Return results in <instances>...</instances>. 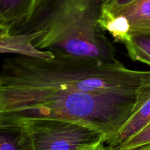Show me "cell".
Wrapping results in <instances>:
<instances>
[{
	"instance_id": "cell-11",
	"label": "cell",
	"mask_w": 150,
	"mask_h": 150,
	"mask_svg": "<svg viewBox=\"0 0 150 150\" xmlns=\"http://www.w3.org/2000/svg\"><path fill=\"white\" fill-rule=\"evenodd\" d=\"M133 1L135 0H108L103 7L102 13H111Z\"/></svg>"
},
{
	"instance_id": "cell-2",
	"label": "cell",
	"mask_w": 150,
	"mask_h": 150,
	"mask_svg": "<svg viewBox=\"0 0 150 150\" xmlns=\"http://www.w3.org/2000/svg\"><path fill=\"white\" fill-rule=\"evenodd\" d=\"M107 1L38 0L29 19L12 28L10 33L43 32L34 45L54 56L117 62V48L99 23Z\"/></svg>"
},
{
	"instance_id": "cell-4",
	"label": "cell",
	"mask_w": 150,
	"mask_h": 150,
	"mask_svg": "<svg viewBox=\"0 0 150 150\" xmlns=\"http://www.w3.org/2000/svg\"><path fill=\"white\" fill-rule=\"evenodd\" d=\"M99 23L120 43L131 35L150 34V0H135L111 13H101Z\"/></svg>"
},
{
	"instance_id": "cell-14",
	"label": "cell",
	"mask_w": 150,
	"mask_h": 150,
	"mask_svg": "<svg viewBox=\"0 0 150 150\" xmlns=\"http://www.w3.org/2000/svg\"><path fill=\"white\" fill-rule=\"evenodd\" d=\"M133 150H150V143L148 144L144 145V146H140L139 148H136V149H133Z\"/></svg>"
},
{
	"instance_id": "cell-8",
	"label": "cell",
	"mask_w": 150,
	"mask_h": 150,
	"mask_svg": "<svg viewBox=\"0 0 150 150\" xmlns=\"http://www.w3.org/2000/svg\"><path fill=\"white\" fill-rule=\"evenodd\" d=\"M38 0H0V24L10 28L21 24L32 15Z\"/></svg>"
},
{
	"instance_id": "cell-3",
	"label": "cell",
	"mask_w": 150,
	"mask_h": 150,
	"mask_svg": "<svg viewBox=\"0 0 150 150\" xmlns=\"http://www.w3.org/2000/svg\"><path fill=\"white\" fill-rule=\"evenodd\" d=\"M15 120L25 127L33 150H82L106 139L103 132L81 122L58 119Z\"/></svg>"
},
{
	"instance_id": "cell-10",
	"label": "cell",
	"mask_w": 150,
	"mask_h": 150,
	"mask_svg": "<svg viewBox=\"0 0 150 150\" xmlns=\"http://www.w3.org/2000/svg\"><path fill=\"white\" fill-rule=\"evenodd\" d=\"M150 143V123L115 150H133Z\"/></svg>"
},
{
	"instance_id": "cell-6",
	"label": "cell",
	"mask_w": 150,
	"mask_h": 150,
	"mask_svg": "<svg viewBox=\"0 0 150 150\" xmlns=\"http://www.w3.org/2000/svg\"><path fill=\"white\" fill-rule=\"evenodd\" d=\"M0 150H33L27 131L21 122L0 119Z\"/></svg>"
},
{
	"instance_id": "cell-1",
	"label": "cell",
	"mask_w": 150,
	"mask_h": 150,
	"mask_svg": "<svg viewBox=\"0 0 150 150\" xmlns=\"http://www.w3.org/2000/svg\"><path fill=\"white\" fill-rule=\"evenodd\" d=\"M150 98V70L89 57L14 55L0 70V119L91 125L105 143Z\"/></svg>"
},
{
	"instance_id": "cell-7",
	"label": "cell",
	"mask_w": 150,
	"mask_h": 150,
	"mask_svg": "<svg viewBox=\"0 0 150 150\" xmlns=\"http://www.w3.org/2000/svg\"><path fill=\"white\" fill-rule=\"evenodd\" d=\"M150 123V98L136 111L120 131L105 143L108 150H115Z\"/></svg>"
},
{
	"instance_id": "cell-13",
	"label": "cell",
	"mask_w": 150,
	"mask_h": 150,
	"mask_svg": "<svg viewBox=\"0 0 150 150\" xmlns=\"http://www.w3.org/2000/svg\"><path fill=\"white\" fill-rule=\"evenodd\" d=\"M10 33V28L7 26L0 24V37L4 36Z\"/></svg>"
},
{
	"instance_id": "cell-9",
	"label": "cell",
	"mask_w": 150,
	"mask_h": 150,
	"mask_svg": "<svg viewBox=\"0 0 150 150\" xmlns=\"http://www.w3.org/2000/svg\"><path fill=\"white\" fill-rule=\"evenodd\" d=\"M122 44L133 61L150 65V34L131 35Z\"/></svg>"
},
{
	"instance_id": "cell-12",
	"label": "cell",
	"mask_w": 150,
	"mask_h": 150,
	"mask_svg": "<svg viewBox=\"0 0 150 150\" xmlns=\"http://www.w3.org/2000/svg\"><path fill=\"white\" fill-rule=\"evenodd\" d=\"M82 150H108L104 142H98V143L92 144L91 146H87Z\"/></svg>"
},
{
	"instance_id": "cell-5",
	"label": "cell",
	"mask_w": 150,
	"mask_h": 150,
	"mask_svg": "<svg viewBox=\"0 0 150 150\" xmlns=\"http://www.w3.org/2000/svg\"><path fill=\"white\" fill-rule=\"evenodd\" d=\"M43 32L33 34H12L0 37V54H11L50 59L54 57L50 51L38 49L34 45V40L42 36Z\"/></svg>"
}]
</instances>
